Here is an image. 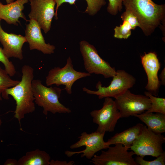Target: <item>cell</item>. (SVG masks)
Masks as SVG:
<instances>
[{"label":"cell","instance_id":"28","mask_svg":"<svg viewBox=\"0 0 165 165\" xmlns=\"http://www.w3.org/2000/svg\"><path fill=\"white\" fill-rule=\"evenodd\" d=\"M4 165H18V160L14 159H9L5 162Z\"/></svg>","mask_w":165,"mask_h":165},{"label":"cell","instance_id":"20","mask_svg":"<svg viewBox=\"0 0 165 165\" xmlns=\"http://www.w3.org/2000/svg\"><path fill=\"white\" fill-rule=\"evenodd\" d=\"M76 0H55L56 3L55 18L58 19L57 11L59 7L63 3L68 2L70 5L75 4ZM87 6L85 12L90 16H93L97 13L101 8L106 4L105 0H85Z\"/></svg>","mask_w":165,"mask_h":165},{"label":"cell","instance_id":"3","mask_svg":"<svg viewBox=\"0 0 165 165\" xmlns=\"http://www.w3.org/2000/svg\"><path fill=\"white\" fill-rule=\"evenodd\" d=\"M32 87L35 103L43 108V113L45 115L49 112L53 114L71 112L70 108L59 101L63 89L56 87H47L38 79L33 80Z\"/></svg>","mask_w":165,"mask_h":165},{"label":"cell","instance_id":"19","mask_svg":"<svg viewBox=\"0 0 165 165\" xmlns=\"http://www.w3.org/2000/svg\"><path fill=\"white\" fill-rule=\"evenodd\" d=\"M51 158L46 152L39 149L28 152L18 160V165H50Z\"/></svg>","mask_w":165,"mask_h":165},{"label":"cell","instance_id":"5","mask_svg":"<svg viewBox=\"0 0 165 165\" xmlns=\"http://www.w3.org/2000/svg\"><path fill=\"white\" fill-rule=\"evenodd\" d=\"M79 45L84 68L87 72L91 75H101L105 78H112L116 74L115 68L100 57L93 45L84 40L81 41Z\"/></svg>","mask_w":165,"mask_h":165},{"label":"cell","instance_id":"10","mask_svg":"<svg viewBox=\"0 0 165 165\" xmlns=\"http://www.w3.org/2000/svg\"><path fill=\"white\" fill-rule=\"evenodd\" d=\"M105 133L96 131L90 134L86 132H82L78 137L79 140L72 145L70 148L74 149L85 146V149L76 152L67 150L65 152V154L70 157L75 154H81V158L85 157L87 159L91 160L97 152L108 147L104 139Z\"/></svg>","mask_w":165,"mask_h":165},{"label":"cell","instance_id":"9","mask_svg":"<svg viewBox=\"0 0 165 165\" xmlns=\"http://www.w3.org/2000/svg\"><path fill=\"white\" fill-rule=\"evenodd\" d=\"M105 98L101 109L90 112L93 123L98 125L96 131L101 133L113 132L118 121L121 118L115 101L110 97Z\"/></svg>","mask_w":165,"mask_h":165},{"label":"cell","instance_id":"21","mask_svg":"<svg viewBox=\"0 0 165 165\" xmlns=\"http://www.w3.org/2000/svg\"><path fill=\"white\" fill-rule=\"evenodd\" d=\"M144 93L151 102L150 108L145 112L159 113L165 115V98L157 97L148 91H145Z\"/></svg>","mask_w":165,"mask_h":165},{"label":"cell","instance_id":"15","mask_svg":"<svg viewBox=\"0 0 165 165\" xmlns=\"http://www.w3.org/2000/svg\"><path fill=\"white\" fill-rule=\"evenodd\" d=\"M1 20L0 19V42L2 45L4 54L9 58L13 57L22 60L23 58L22 47L27 42L25 37L5 32L1 26Z\"/></svg>","mask_w":165,"mask_h":165},{"label":"cell","instance_id":"25","mask_svg":"<svg viewBox=\"0 0 165 165\" xmlns=\"http://www.w3.org/2000/svg\"><path fill=\"white\" fill-rule=\"evenodd\" d=\"M121 18L123 21H127L130 24L132 30L135 29L137 27H140V24L137 18L129 10L126 9L122 14Z\"/></svg>","mask_w":165,"mask_h":165},{"label":"cell","instance_id":"26","mask_svg":"<svg viewBox=\"0 0 165 165\" xmlns=\"http://www.w3.org/2000/svg\"><path fill=\"white\" fill-rule=\"evenodd\" d=\"M123 0H108L107 12L113 15H116L123 9Z\"/></svg>","mask_w":165,"mask_h":165},{"label":"cell","instance_id":"14","mask_svg":"<svg viewBox=\"0 0 165 165\" xmlns=\"http://www.w3.org/2000/svg\"><path fill=\"white\" fill-rule=\"evenodd\" d=\"M28 21L29 23L26 24L25 37L29 43L30 50H37L44 54L53 53L55 46L45 42L41 28L37 22L32 19Z\"/></svg>","mask_w":165,"mask_h":165},{"label":"cell","instance_id":"11","mask_svg":"<svg viewBox=\"0 0 165 165\" xmlns=\"http://www.w3.org/2000/svg\"><path fill=\"white\" fill-rule=\"evenodd\" d=\"M114 145L101 150L100 155L95 154L91 162L95 165H138L133 157L134 152H128L129 148L121 144Z\"/></svg>","mask_w":165,"mask_h":165},{"label":"cell","instance_id":"24","mask_svg":"<svg viewBox=\"0 0 165 165\" xmlns=\"http://www.w3.org/2000/svg\"><path fill=\"white\" fill-rule=\"evenodd\" d=\"M155 160L152 161H147L143 158L138 156L135 158V161L138 165H165V152H163L156 157Z\"/></svg>","mask_w":165,"mask_h":165},{"label":"cell","instance_id":"6","mask_svg":"<svg viewBox=\"0 0 165 165\" xmlns=\"http://www.w3.org/2000/svg\"><path fill=\"white\" fill-rule=\"evenodd\" d=\"M165 142L163 135L155 133L144 125L141 133L130 148L137 156L157 157L163 152L162 145Z\"/></svg>","mask_w":165,"mask_h":165},{"label":"cell","instance_id":"23","mask_svg":"<svg viewBox=\"0 0 165 165\" xmlns=\"http://www.w3.org/2000/svg\"><path fill=\"white\" fill-rule=\"evenodd\" d=\"M132 27L127 21H123L122 24L116 26L114 29V37L119 39H127L131 35Z\"/></svg>","mask_w":165,"mask_h":165},{"label":"cell","instance_id":"12","mask_svg":"<svg viewBox=\"0 0 165 165\" xmlns=\"http://www.w3.org/2000/svg\"><path fill=\"white\" fill-rule=\"evenodd\" d=\"M31 11L28 16L38 23L44 33L50 29L53 18L55 16V0H30Z\"/></svg>","mask_w":165,"mask_h":165},{"label":"cell","instance_id":"4","mask_svg":"<svg viewBox=\"0 0 165 165\" xmlns=\"http://www.w3.org/2000/svg\"><path fill=\"white\" fill-rule=\"evenodd\" d=\"M112 78L110 84L107 87L102 86L100 81L97 83V90L82 88L87 94L95 95L100 99L106 97L116 98L126 90L132 88L136 83V79L133 75L123 70H116V73Z\"/></svg>","mask_w":165,"mask_h":165},{"label":"cell","instance_id":"1","mask_svg":"<svg viewBox=\"0 0 165 165\" xmlns=\"http://www.w3.org/2000/svg\"><path fill=\"white\" fill-rule=\"evenodd\" d=\"M21 80L16 86L6 89L2 94V98L6 100L11 95L14 99L16 108L14 117L19 122L25 114L33 112L35 110V98L32 87L34 77V70L31 66L24 65L22 68Z\"/></svg>","mask_w":165,"mask_h":165},{"label":"cell","instance_id":"31","mask_svg":"<svg viewBox=\"0 0 165 165\" xmlns=\"http://www.w3.org/2000/svg\"><path fill=\"white\" fill-rule=\"evenodd\" d=\"M2 123V120L1 118H0V126L1 125Z\"/></svg>","mask_w":165,"mask_h":165},{"label":"cell","instance_id":"7","mask_svg":"<svg viewBox=\"0 0 165 165\" xmlns=\"http://www.w3.org/2000/svg\"><path fill=\"white\" fill-rule=\"evenodd\" d=\"M91 75L88 72H78L75 70L71 58L69 57L64 67H55L49 71L46 77V84L47 86L53 84L57 86L64 85L65 88L64 90L68 94H71L72 93V86L76 81Z\"/></svg>","mask_w":165,"mask_h":165},{"label":"cell","instance_id":"22","mask_svg":"<svg viewBox=\"0 0 165 165\" xmlns=\"http://www.w3.org/2000/svg\"><path fill=\"white\" fill-rule=\"evenodd\" d=\"M5 69L0 67V101L2 100V94L7 89L14 86L20 81L12 79Z\"/></svg>","mask_w":165,"mask_h":165},{"label":"cell","instance_id":"13","mask_svg":"<svg viewBox=\"0 0 165 165\" xmlns=\"http://www.w3.org/2000/svg\"><path fill=\"white\" fill-rule=\"evenodd\" d=\"M142 64L146 74L148 82L145 89L153 95H158L160 82L158 75L160 64L156 54L151 52L141 56Z\"/></svg>","mask_w":165,"mask_h":165},{"label":"cell","instance_id":"16","mask_svg":"<svg viewBox=\"0 0 165 165\" xmlns=\"http://www.w3.org/2000/svg\"><path fill=\"white\" fill-rule=\"evenodd\" d=\"M28 1V0H17L6 5L3 4L0 1V19L8 24L15 25H17L18 23L20 24L19 20L20 18L28 21L23 12L24 4Z\"/></svg>","mask_w":165,"mask_h":165},{"label":"cell","instance_id":"17","mask_svg":"<svg viewBox=\"0 0 165 165\" xmlns=\"http://www.w3.org/2000/svg\"><path fill=\"white\" fill-rule=\"evenodd\" d=\"M143 126L141 123H138L120 133H117L105 142L106 144L109 146L119 143L130 149L141 133Z\"/></svg>","mask_w":165,"mask_h":165},{"label":"cell","instance_id":"29","mask_svg":"<svg viewBox=\"0 0 165 165\" xmlns=\"http://www.w3.org/2000/svg\"><path fill=\"white\" fill-rule=\"evenodd\" d=\"M160 78L161 80V82L162 84L163 85H165V68H163L162 70L160 75Z\"/></svg>","mask_w":165,"mask_h":165},{"label":"cell","instance_id":"30","mask_svg":"<svg viewBox=\"0 0 165 165\" xmlns=\"http://www.w3.org/2000/svg\"><path fill=\"white\" fill-rule=\"evenodd\" d=\"M7 4L10 3L14 1V0H5Z\"/></svg>","mask_w":165,"mask_h":165},{"label":"cell","instance_id":"18","mask_svg":"<svg viewBox=\"0 0 165 165\" xmlns=\"http://www.w3.org/2000/svg\"><path fill=\"white\" fill-rule=\"evenodd\" d=\"M134 116L145 123L147 128L153 132L161 134L165 132V115L159 113L144 112Z\"/></svg>","mask_w":165,"mask_h":165},{"label":"cell","instance_id":"2","mask_svg":"<svg viewBox=\"0 0 165 165\" xmlns=\"http://www.w3.org/2000/svg\"><path fill=\"white\" fill-rule=\"evenodd\" d=\"M123 4L125 9L136 17L146 36L150 35L164 18L165 4H157L152 0H123Z\"/></svg>","mask_w":165,"mask_h":165},{"label":"cell","instance_id":"8","mask_svg":"<svg viewBox=\"0 0 165 165\" xmlns=\"http://www.w3.org/2000/svg\"><path fill=\"white\" fill-rule=\"evenodd\" d=\"M115 98L121 118L141 114L149 109L151 106V101L148 97L134 94L129 89Z\"/></svg>","mask_w":165,"mask_h":165},{"label":"cell","instance_id":"27","mask_svg":"<svg viewBox=\"0 0 165 165\" xmlns=\"http://www.w3.org/2000/svg\"><path fill=\"white\" fill-rule=\"evenodd\" d=\"M74 163L75 162L73 161L68 162L66 161L55 160H52L50 161V165H73Z\"/></svg>","mask_w":165,"mask_h":165}]
</instances>
